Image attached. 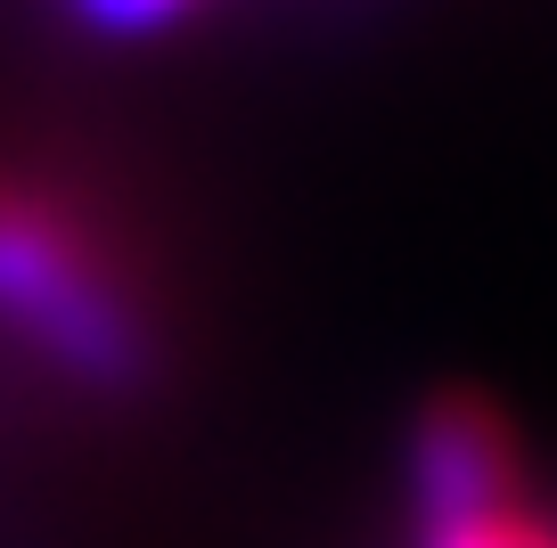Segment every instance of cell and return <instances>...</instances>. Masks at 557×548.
<instances>
[{"instance_id": "277c9868", "label": "cell", "mask_w": 557, "mask_h": 548, "mask_svg": "<svg viewBox=\"0 0 557 548\" xmlns=\"http://www.w3.org/2000/svg\"><path fill=\"white\" fill-rule=\"evenodd\" d=\"M197 0H66V17L83 34H107V41H148L164 25H181Z\"/></svg>"}, {"instance_id": "7a4b0ae2", "label": "cell", "mask_w": 557, "mask_h": 548, "mask_svg": "<svg viewBox=\"0 0 557 548\" xmlns=\"http://www.w3.org/2000/svg\"><path fill=\"white\" fill-rule=\"evenodd\" d=\"M533 499L524 475V443L508 434V418L484 394H435L401 434V508L410 532H443V524H475Z\"/></svg>"}, {"instance_id": "6da1fadb", "label": "cell", "mask_w": 557, "mask_h": 548, "mask_svg": "<svg viewBox=\"0 0 557 548\" xmlns=\"http://www.w3.org/2000/svg\"><path fill=\"white\" fill-rule=\"evenodd\" d=\"M0 336L90 401H132L164 369V327L132 262L74 197L25 172H0Z\"/></svg>"}, {"instance_id": "3957f363", "label": "cell", "mask_w": 557, "mask_h": 548, "mask_svg": "<svg viewBox=\"0 0 557 548\" xmlns=\"http://www.w3.org/2000/svg\"><path fill=\"white\" fill-rule=\"evenodd\" d=\"M410 548H549V508L517 499V508H500V515H475V524L410 532Z\"/></svg>"}]
</instances>
